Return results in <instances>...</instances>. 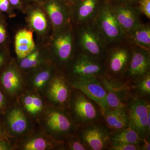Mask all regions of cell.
<instances>
[{
  "mask_svg": "<svg viewBox=\"0 0 150 150\" xmlns=\"http://www.w3.org/2000/svg\"><path fill=\"white\" fill-rule=\"evenodd\" d=\"M72 89L64 74L59 70L46 87L43 96L48 105L68 109Z\"/></svg>",
  "mask_w": 150,
  "mask_h": 150,
  "instance_id": "10",
  "label": "cell"
},
{
  "mask_svg": "<svg viewBox=\"0 0 150 150\" xmlns=\"http://www.w3.org/2000/svg\"><path fill=\"white\" fill-rule=\"evenodd\" d=\"M79 43L82 53L103 61L105 42L94 24L86 25L80 30Z\"/></svg>",
  "mask_w": 150,
  "mask_h": 150,
  "instance_id": "13",
  "label": "cell"
},
{
  "mask_svg": "<svg viewBox=\"0 0 150 150\" xmlns=\"http://www.w3.org/2000/svg\"><path fill=\"white\" fill-rule=\"evenodd\" d=\"M78 134L87 150L108 149L111 132L103 120L80 126Z\"/></svg>",
  "mask_w": 150,
  "mask_h": 150,
  "instance_id": "9",
  "label": "cell"
},
{
  "mask_svg": "<svg viewBox=\"0 0 150 150\" xmlns=\"http://www.w3.org/2000/svg\"><path fill=\"white\" fill-rule=\"evenodd\" d=\"M63 150H87L78 132L63 142Z\"/></svg>",
  "mask_w": 150,
  "mask_h": 150,
  "instance_id": "29",
  "label": "cell"
},
{
  "mask_svg": "<svg viewBox=\"0 0 150 150\" xmlns=\"http://www.w3.org/2000/svg\"><path fill=\"white\" fill-rule=\"evenodd\" d=\"M131 42L140 48L150 51V27L149 25H142L128 34Z\"/></svg>",
  "mask_w": 150,
  "mask_h": 150,
  "instance_id": "26",
  "label": "cell"
},
{
  "mask_svg": "<svg viewBox=\"0 0 150 150\" xmlns=\"http://www.w3.org/2000/svg\"><path fill=\"white\" fill-rule=\"evenodd\" d=\"M94 25L105 42L117 43L126 34L118 23L110 3L101 1L95 17Z\"/></svg>",
  "mask_w": 150,
  "mask_h": 150,
  "instance_id": "5",
  "label": "cell"
},
{
  "mask_svg": "<svg viewBox=\"0 0 150 150\" xmlns=\"http://www.w3.org/2000/svg\"><path fill=\"white\" fill-rule=\"evenodd\" d=\"M109 150H141L139 145L110 142Z\"/></svg>",
  "mask_w": 150,
  "mask_h": 150,
  "instance_id": "32",
  "label": "cell"
},
{
  "mask_svg": "<svg viewBox=\"0 0 150 150\" xmlns=\"http://www.w3.org/2000/svg\"><path fill=\"white\" fill-rule=\"evenodd\" d=\"M47 15L54 32L69 24L71 6L65 0H46L40 4Z\"/></svg>",
  "mask_w": 150,
  "mask_h": 150,
  "instance_id": "17",
  "label": "cell"
},
{
  "mask_svg": "<svg viewBox=\"0 0 150 150\" xmlns=\"http://www.w3.org/2000/svg\"><path fill=\"white\" fill-rule=\"evenodd\" d=\"M142 140V137L137 131L129 127L112 133L110 142L140 145Z\"/></svg>",
  "mask_w": 150,
  "mask_h": 150,
  "instance_id": "27",
  "label": "cell"
},
{
  "mask_svg": "<svg viewBox=\"0 0 150 150\" xmlns=\"http://www.w3.org/2000/svg\"><path fill=\"white\" fill-rule=\"evenodd\" d=\"M46 1V0H22V1L23 4L28 5L32 4H40Z\"/></svg>",
  "mask_w": 150,
  "mask_h": 150,
  "instance_id": "40",
  "label": "cell"
},
{
  "mask_svg": "<svg viewBox=\"0 0 150 150\" xmlns=\"http://www.w3.org/2000/svg\"><path fill=\"white\" fill-rule=\"evenodd\" d=\"M37 125L49 136L64 142L78 133L79 126L69 110L48 105L37 122Z\"/></svg>",
  "mask_w": 150,
  "mask_h": 150,
  "instance_id": "1",
  "label": "cell"
},
{
  "mask_svg": "<svg viewBox=\"0 0 150 150\" xmlns=\"http://www.w3.org/2000/svg\"><path fill=\"white\" fill-rule=\"evenodd\" d=\"M35 46L32 30L26 29L20 30L15 38L16 59L24 58L34 50Z\"/></svg>",
  "mask_w": 150,
  "mask_h": 150,
  "instance_id": "25",
  "label": "cell"
},
{
  "mask_svg": "<svg viewBox=\"0 0 150 150\" xmlns=\"http://www.w3.org/2000/svg\"><path fill=\"white\" fill-rule=\"evenodd\" d=\"M0 83L12 102L16 101L25 89V76L13 59L0 74Z\"/></svg>",
  "mask_w": 150,
  "mask_h": 150,
  "instance_id": "12",
  "label": "cell"
},
{
  "mask_svg": "<svg viewBox=\"0 0 150 150\" xmlns=\"http://www.w3.org/2000/svg\"><path fill=\"white\" fill-rule=\"evenodd\" d=\"M12 7L8 0H0V12L3 13H10Z\"/></svg>",
  "mask_w": 150,
  "mask_h": 150,
  "instance_id": "36",
  "label": "cell"
},
{
  "mask_svg": "<svg viewBox=\"0 0 150 150\" xmlns=\"http://www.w3.org/2000/svg\"><path fill=\"white\" fill-rule=\"evenodd\" d=\"M68 80L72 87L82 92L96 102L103 111L108 109L106 91L98 78H79Z\"/></svg>",
  "mask_w": 150,
  "mask_h": 150,
  "instance_id": "15",
  "label": "cell"
},
{
  "mask_svg": "<svg viewBox=\"0 0 150 150\" xmlns=\"http://www.w3.org/2000/svg\"><path fill=\"white\" fill-rule=\"evenodd\" d=\"M18 100L28 116L36 123L48 105L43 96L26 89Z\"/></svg>",
  "mask_w": 150,
  "mask_h": 150,
  "instance_id": "20",
  "label": "cell"
},
{
  "mask_svg": "<svg viewBox=\"0 0 150 150\" xmlns=\"http://www.w3.org/2000/svg\"><path fill=\"white\" fill-rule=\"evenodd\" d=\"M73 36L69 25L54 31L50 49L51 60L60 71H63L75 55Z\"/></svg>",
  "mask_w": 150,
  "mask_h": 150,
  "instance_id": "8",
  "label": "cell"
},
{
  "mask_svg": "<svg viewBox=\"0 0 150 150\" xmlns=\"http://www.w3.org/2000/svg\"><path fill=\"white\" fill-rule=\"evenodd\" d=\"M139 10L140 12L150 18V0H139Z\"/></svg>",
  "mask_w": 150,
  "mask_h": 150,
  "instance_id": "34",
  "label": "cell"
},
{
  "mask_svg": "<svg viewBox=\"0 0 150 150\" xmlns=\"http://www.w3.org/2000/svg\"><path fill=\"white\" fill-rule=\"evenodd\" d=\"M12 59L8 48L0 47V74Z\"/></svg>",
  "mask_w": 150,
  "mask_h": 150,
  "instance_id": "33",
  "label": "cell"
},
{
  "mask_svg": "<svg viewBox=\"0 0 150 150\" xmlns=\"http://www.w3.org/2000/svg\"><path fill=\"white\" fill-rule=\"evenodd\" d=\"M16 59L18 67L24 74L52 61L50 49L41 46H35L34 50L24 58Z\"/></svg>",
  "mask_w": 150,
  "mask_h": 150,
  "instance_id": "21",
  "label": "cell"
},
{
  "mask_svg": "<svg viewBox=\"0 0 150 150\" xmlns=\"http://www.w3.org/2000/svg\"><path fill=\"white\" fill-rule=\"evenodd\" d=\"M12 102L0 83V117L4 113Z\"/></svg>",
  "mask_w": 150,
  "mask_h": 150,
  "instance_id": "31",
  "label": "cell"
},
{
  "mask_svg": "<svg viewBox=\"0 0 150 150\" xmlns=\"http://www.w3.org/2000/svg\"><path fill=\"white\" fill-rule=\"evenodd\" d=\"M131 53L129 48L124 46L117 47L111 50L104 63L105 75L112 79L123 80Z\"/></svg>",
  "mask_w": 150,
  "mask_h": 150,
  "instance_id": "18",
  "label": "cell"
},
{
  "mask_svg": "<svg viewBox=\"0 0 150 150\" xmlns=\"http://www.w3.org/2000/svg\"><path fill=\"white\" fill-rule=\"evenodd\" d=\"M141 150H150V141L149 137H146L142 138L140 144Z\"/></svg>",
  "mask_w": 150,
  "mask_h": 150,
  "instance_id": "37",
  "label": "cell"
},
{
  "mask_svg": "<svg viewBox=\"0 0 150 150\" xmlns=\"http://www.w3.org/2000/svg\"><path fill=\"white\" fill-rule=\"evenodd\" d=\"M0 150H15L12 142L8 139H0Z\"/></svg>",
  "mask_w": 150,
  "mask_h": 150,
  "instance_id": "35",
  "label": "cell"
},
{
  "mask_svg": "<svg viewBox=\"0 0 150 150\" xmlns=\"http://www.w3.org/2000/svg\"><path fill=\"white\" fill-rule=\"evenodd\" d=\"M10 4L13 7L20 9L23 8V4L22 0H8Z\"/></svg>",
  "mask_w": 150,
  "mask_h": 150,
  "instance_id": "38",
  "label": "cell"
},
{
  "mask_svg": "<svg viewBox=\"0 0 150 150\" xmlns=\"http://www.w3.org/2000/svg\"><path fill=\"white\" fill-rule=\"evenodd\" d=\"M103 61L81 53L74 56L62 71L68 79L99 78L105 75Z\"/></svg>",
  "mask_w": 150,
  "mask_h": 150,
  "instance_id": "6",
  "label": "cell"
},
{
  "mask_svg": "<svg viewBox=\"0 0 150 150\" xmlns=\"http://www.w3.org/2000/svg\"><path fill=\"white\" fill-rule=\"evenodd\" d=\"M98 79L106 91L108 109L127 110L129 100L137 94L134 84L105 75Z\"/></svg>",
  "mask_w": 150,
  "mask_h": 150,
  "instance_id": "4",
  "label": "cell"
},
{
  "mask_svg": "<svg viewBox=\"0 0 150 150\" xmlns=\"http://www.w3.org/2000/svg\"><path fill=\"white\" fill-rule=\"evenodd\" d=\"M115 3H123L132 4L134 3L139 2V0H114Z\"/></svg>",
  "mask_w": 150,
  "mask_h": 150,
  "instance_id": "41",
  "label": "cell"
},
{
  "mask_svg": "<svg viewBox=\"0 0 150 150\" xmlns=\"http://www.w3.org/2000/svg\"><path fill=\"white\" fill-rule=\"evenodd\" d=\"M127 112L129 127L142 138L150 137V104L146 97L136 94L129 100Z\"/></svg>",
  "mask_w": 150,
  "mask_h": 150,
  "instance_id": "7",
  "label": "cell"
},
{
  "mask_svg": "<svg viewBox=\"0 0 150 150\" xmlns=\"http://www.w3.org/2000/svg\"><path fill=\"white\" fill-rule=\"evenodd\" d=\"M0 139H8L10 140L8 136L6 134L1 117H0Z\"/></svg>",
  "mask_w": 150,
  "mask_h": 150,
  "instance_id": "39",
  "label": "cell"
},
{
  "mask_svg": "<svg viewBox=\"0 0 150 150\" xmlns=\"http://www.w3.org/2000/svg\"><path fill=\"white\" fill-rule=\"evenodd\" d=\"M114 14L121 28L126 35L143 25L139 17V9L130 4H110Z\"/></svg>",
  "mask_w": 150,
  "mask_h": 150,
  "instance_id": "19",
  "label": "cell"
},
{
  "mask_svg": "<svg viewBox=\"0 0 150 150\" xmlns=\"http://www.w3.org/2000/svg\"><path fill=\"white\" fill-rule=\"evenodd\" d=\"M101 0H78L71 4V16L80 24H85L94 18Z\"/></svg>",
  "mask_w": 150,
  "mask_h": 150,
  "instance_id": "22",
  "label": "cell"
},
{
  "mask_svg": "<svg viewBox=\"0 0 150 150\" xmlns=\"http://www.w3.org/2000/svg\"><path fill=\"white\" fill-rule=\"evenodd\" d=\"M136 93L138 95L148 97L150 95V72L134 83Z\"/></svg>",
  "mask_w": 150,
  "mask_h": 150,
  "instance_id": "28",
  "label": "cell"
},
{
  "mask_svg": "<svg viewBox=\"0 0 150 150\" xmlns=\"http://www.w3.org/2000/svg\"><path fill=\"white\" fill-rule=\"evenodd\" d=\"M68 109L79 127L103 120L100 106L82 92L73 88Z\"/></svg>",
  "mask_w": 150,
  "mask_h": 150,
  "instance_id": "2",
  "label": "cell"
},
{
  "mask_svg": "<svg viewBox=\"0 0 150 150\" xmlns=\"http://www.w3.org/2000/svg\"><path fill=\"white\" fill-rule=\"evenodd\" d=\"M149 51L138 47L131 51L123 80L134 83L150 72Z\"/></svg>",
  "mask_w": 150,
  "mask_h": 150,
  "instance_id": "16",
  "label": "cell"
},
{
  "mask_svg": "<svg viewBox=\"0 0 150 150\" xmlns=\"http://www.w3.org/2000/svg\"><path fill=\"white\" fill-rule=\"evenodd\" d=\"M27 22L29 27L40 36H44L49 28L48 16L40 4L26 5Z\"/></svg>",
  "mask_w": 150,
  "mask_h": 150,
  "instance_id": "23",
  "label": "cell"
},
{
  "mask_svg": "<svg viewBox=\"0 0 150 150\" xmlns=\"http://www.w3.org/2000/svg\"><path fill=\"white\" fill-rule=\"evenodd\" d=\"M4 16L0 12V47L7 48V29Z\"/></svg>",
  "mask_w": 150,
  "mask_h": 150,
  "instance_id": "30",
  "label": "cell"
},
{
  "mask_svg": "<svg viewBox=\"0 0 150 150\" xmlns=\"http://www.w3.org/2000/svg\"><path fill=\"white\" fill-rule=\"evenodd\" d=\"M63 142L57 141L38 125L20 139L15 141V150H63Z\"/></svg>",
  "mask_w": 150,
  "mask_h": 150,
  "instance_id": "11",
  "label": "cell"
},
{
  "mask_svg": "<svg viewBox=\"0 0 150 150\" xmlns=\"http://www.w3.org/2000/svg\"><path fill=\"white\" fill-rule=\"evenodd\" d=\"M65 1H66L68 4H69L70 5H71L73 4V3L76 2L77 1H78V0H65Z\"/></svg>",
  "mask_w": 150,
  "mask_h": 150,
  "instance_id": "42",
  "label": "cell"
},
{
  "mask_svg": "<svg viewBox=\"0 0 150 150\" xmlns=\"http://www.w3.org/2000/svg\"><path fill=\"white\" fill-rule=\"evenodd\" d=\"M6 134L13 144L35 128V123L28 116L16 100L11 103L1 117Z\"/></svg>",
  "mask_w": 150,
  "mask_h": 150,
  "instance_id": "3",
  "label": "cell"
},
{
  "mask_svg": "<svg viewBox=\"0 0 150 150\" xmlns=\"http://www.w3.org/2000/svg\"><path fill=\"white\" fill-rule=\"evenodd\" d=\"M103 118L111 134L129 127L127 110L107 109L103 111Z\"/></svg>",
  "mask_w": 150,
  "mask_h": 150,
  "instance_id": "24",
  "label": "cell"
},
{
  "mask_svg": "<svg viewBox=\"0 0 150 150\" xmlns=\"http://www.w3.org/2000/svg\"><path fill=\"white\" fill-rule=\"evenodd\" d=\"M59 71L51 61L25 74V89L43 96L51 79Z\"/></svg>",
  "mask_w": 150,
  "mask_h": 150,
  "instance_id": "14",
  "label": "cell"
}]
</instances>
